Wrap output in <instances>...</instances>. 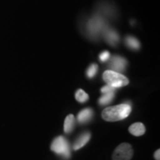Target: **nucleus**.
I'll return each mask as SVG.
<instances>
[{
	"label": "nucleus",
	"mask_w": 160,
	"mask_h": 160,
	"mask_svg": "<svg viewBox=\"0 0 160 160\" xmlns=\"http://www.w3.org/2000/svg\"><path fill=\"white\" fill-rule=\"evenodd\" d=\"M131 112V105H129L128 102H125L121 105L106 108L102 113V117L105 121L117 122L126 119Z\"/></svg>",
	"instance_id": "1"
},
{
	"label": "nucleus",
	"mask_w": 160,
	"mask_h": 160,
	"mask_svg": "<svg viewBox=\"0 0 160 160\" xmlns=\"http://www.w3.org/2000/svg\"><path fill=\"white\" fill-rule=\"evenodd\" d=\"M102 79L108 84V85L111 86L115 88L124 87L128 85L129 83V80L127 77L122 73L111 71V70H108L104 72Z\"/></svg>",
	"instance_id": "2"
},
{
	"label": "nucleus",
	"mask_w": 160,
	"mask_h": 160,
	"mask_svg": "<svg viewBox=\"0 0 160 160\" xmlns=\"http://www.w3.org/2000/svg\"><path fill=\"white\" fill-rule=\"evenodd\" d=\"M107 25L103 18L93 17L88 20L86 25V31L91 39H97L100 33H102Z\"/></svg>",
	"instance_id": "3"
},
{
	"label": "nucleus",
	"mask_w": 160,
	"mask_h": 160,
	"mask_svg": "<svg viewBox=\"0 0 160 160\" xmlns=\"http://www.w3.org/2000/svg\"><path fill=\"white\" fill-rule=\"evenodd\" d=\"M51 150L65 159H69L71 157V147L69 142L62 136H59L53 140Z\"/></svg>",
	"instance_id": "4"
},
{
	"label": "nucleus",
	"mask_w": 160,
	"mask_h": 160,
	"mask_svg": "<svg viewBox=\"0 0 160 160\" xmlns=\"http://www.w3.org/2000/svg\"><path fill=\"white\" fill-rule=\"evenodd\" d=\"M133 155L132 146L128 143H122L113 152V160H131Z\"/></svg>",
	"instance_id": "5"
},
{
	"label": "nucleus",
	"mask_w": 160,
	"mask_h": 160,
	"mask_svg": "<svg viewBox=\"0 0 160 160\" xmlns=\"http://www.w3.org/2000/svg\"><path fill=\"white\" fill-rule=\"evenodd\" d=\"M127 65V60L120 56H113L108 63V67L111 69V71L118 72V73L125 71Z\"/></svg>",
	"instance_id": "6"
},
{
	"label": "nucleus",
	"mask_w": 160,
	"mask_h": 160,
	"mask_svg": "<svg viewBox=\"0 0 160 160\" xmlns=\"http://www.w3.org/2000/svg\"><path fill=\"white\" fill-rule=\"evenodd\" d=\"M103 37L104 39L106 41V42L109 44L111 46H116L119 42V37L117 32L113 29L106 28L103 31Z\"/></svg>",
	"instance_id": "7"
},
{
	"label": "nucleus",
	"mask_w": 160,
	"mask_h": 160,
	"mask_svg": "<svg viewBox=\"0 0 160 160\" xmlns=\"http://www.w3.org/2000/svg\"><path fill=\"white\" fill-rule=\"evenodd\" d=\"M93 117V111L91 108H87L82 110V111L78 113L77 121L79 124L84 125V124L89 122L92 119Z\"/></svg>",
	"instance_id": "8"
},
{
	"label": "nucleus",
	"mask_w": 160,
	"mask_h": 160,
	"mask_svg": "<svg viewBox=\"0 0 160 160\" xmlns=\"http://www.w3.org/2000/svg\"><path fill=\"white\" fill-rule=\"evenodd\" d=\"M91 133L88 131H85L84 133H82L79 137L76 139L73 145V148L74 151H77L82 148L84 147L86 144L89 142V140L91 139Z\"/></svg>",
	"instance_id": "9"
},
{
	"label": "nucleus",
	"mask_w": 160,
	"mask_h": 160,
	"mask_svg": "<svg viewBox=\"0 0 160 160\" xmlns=\"http://www.w3.org/2000/svg\"><path fill=\"white\" fill-rule=\"evenodd\" d=\"M129 132L135 137H140L145 133V128L142 123L136 122L129 127Z\"/></svg>",
	"instance_id": "10"
},
{
	"label": "nucleus",
	"mask_w": 160,
	"mask_h": 160,
	"mask_svg": "<svg viewBox=\"0 0 160 160\" xmlns=\"http://www.w3.org/2000/svg\"><path fill=\"white\" fill-rule=\"evenodd\" d=\"M75 117L73 114H70L67 116L65 118V123H64V131L65 133L68 134V133H71L73 130L75 128Z\"/></svg>",
	"instance_id": "11"
},
{
	"label": "nucleus",
	"mask_w": 160,
	"mask_h": 160,
	"mask_svg": "<svg viewBox=\"0 0 160 160\" xmlns=\"http://www.w3.org/2000/svg\"><path fill=\"white\" fill-rule=\"evenodd\" d=\"M115 97V93H102V97L98 100V103L101 106H105L112 102Z\"/></svg>",
	"instance_id": "12"
},
{
	"label": "nucleus",
	"mask_w": 160,
	"mask_h": 160,
	"mask_svg": "<svg viewBox=\"0 0 160 160\" xmlns=\"http://www.w3.org/2000/svg\"><path fill=\"white\" fill-rule=\"evenodd\" d=\"M125 44L128 48L130 49L137 51L140 48V43L139 40L136 39L135 37H132V36H128L125 38Z\"/></svg>",
	"instance_id": "13"
},
{
	"label": "nucleus",
	"mask_w": 160,
	"mask_h": 160,
	"mask_svg": "<svg viewBox=\"0 0 160 160\" xmlns=\"http://www.w3.org/2000/svg\"><path fill=\"white\" fill-rule=\"evenodd\" d=\"M75 98L80 103H84L89 99L88 95L82 89H78L75 93Z\"/></svg>",
	"instance_id": "14"
},
{
	"label": "nucleus",
	"mask_w": 160,
	"mask_h": 160,
	"mask_svg": "<svg viewBox=\"0 0 160 160\" xmlns=\"http://www.w3.org/2000/svg\"><path fill=\"white\" fill-rule=\"evenodd\" d=\"M98 72V65L97 64H91L86 71V76L89 79H92L97 75Z\"/></svg>",
	"instance_id": "15"
},
{
	"label": "nucleus",
	"mask_w": 160,
	"mask_h": 160,
	"mask_svg": "<svg viewBox=\"0 0 160 160\" xmlns=\"http://www.w3.org/2000/svg\"><path fill=\"white\" fill-rule=\"evenodd\" d=\"M110 57H111V54H110L109 52L107 51L102 52L99 56V59L102 62H105L108 61L110 59Z\"/></svg>",
	"instance_id": "16"
},
{
	"label": "nucleus",
	"mask_w": 160,
	"mask_h": 160,
	"mask_svg": "<svg viewBox=\"0 0 160 160\" xmlns=\"http://www.w3.org/2000/svg\"><path fill=\"white\" fill-rule=\"evenodd\" d=\"M116 89H117V88H113V87H111V86L107 85L104 86V87L102 88L101 92H102V93H115Z\"/></svg>",
	"instance_id": "17"
},
{
	"label": "nucleus",
	"mask_w": 160,
	"mask_h": 160,
	"mask_svg": "<svg viewBox=\"0 0 160 160\" xmlns=\"http://www.w3.org/2000/svg\"><path fill=\"white\" fill-rule=\"evenodd\" d=\"M154 158L156 160H159L160 159V150L158 149L157 151L154 153Z\"/></svg>",
	"instance_id": "18"
}]
</instances>
